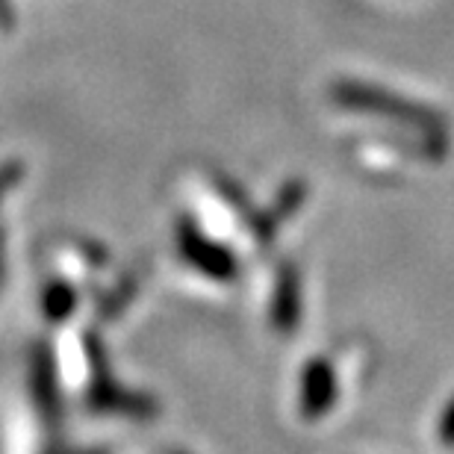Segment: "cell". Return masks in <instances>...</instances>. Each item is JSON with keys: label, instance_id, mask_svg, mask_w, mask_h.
<instances>
[{"label": "cell", "instance_id": "obj_3", "mask_svg": "<svg viewBox=\"0 0 454 454\" xmlns=\"http://www.w3.org/2000/svg\"><path fill=\"white\" fill-rule=\"evenodd\" d=\"M33 398L44 422H59V387H57V360H53L51 348L44 342L35 345L33 351Z\"/></svg>", "mask_w": 454, "mask_h": 454}, {"label": "cell", "instance_id": "obj_2", "mask_svg": "<svg viewBox=\"0 0 454 454\" xmlns=\"http://www.w3.org/2000/svg\"><path fill=\"white\" fill-rule=\"evenodd\" d=\"M86 348H89V363H92V389H89V407L92 411H104V413H142L148 411L145 402H136L124 393L121 387L110 378V372L104 366V348H98L95 337H86Z\"/></svg>", "mask_w": 454, "mask_h": 454}, {"label": "cell", "instance_id": "obj_6", "mask_svg": "<svg viewBox=\"0 0 454 454\" xmlns=\"http://www.w3.org/2000/svg\"><path fill=\"white\" fill-rule=\"evenodd\" d=\"M6 236H4V231H0V278H4V269H6Z\"/></svg>", "mask_w": 454, "mask_h": 454}, {"label": "cell", "instance_id": "obj_7", "mask_svg": "<svg viewBox=\"0 0 454 454\" xmlns=\"http://www.w3.org/2000/svg\"><path fill=\"white\" fill-rule=\"evenodd\" d=\"M92 454H101V451H92Z\"/></svg>", "mask_w": 454, "mask_h": 454}, {"label": "cell", "instance_id": "obj_5", "mask_svg": "<svg viewBox=\"0 0 454 454\" xmlns=\"http://www.w3.org/2000/svg\"><path fill=\"white\" fill-rule=\"evenodd\" d=\"M21 177H24V166H21V162H6V166H0V201H4L9 192H12Z\"/></svg>", "mask_w": 454, "mask_h": 454}, {"label": "cell", "instance_id": "obj_4", "mask_svg": "<svg viewBox=\"0 0 454 454\" xmlns=\"http://www.w3.org/2000/svg\"><path fill=\"white\" fill-rule=\"evenodd\" d=\"M77 307V293L71 289L68 284L62 280H53L48 284L42 295V310H44V319L48 322H66Z\"/></svg>", "mask_w": 454, "mask_h": 454}, {"label": "cell", "instance_id": "obj_1", "mask_svg": "<svg viewBox=\"0 0 454 454\" xmlns=\"http://www.w3.org/2000/svg\"><path fill=\"white\" fill-rule=\"evenodd\" d=\"M331 101L345 106V110L369 113L378 118H389V121H395V124L413 127V130H419L422 136H431V142L446 139V121L440 118V113L411 101V98L389 92V89L363 83V80H337V83L331 86Z\"/></svg>", "mask_w": 454, "mask_h": 454}]
</instances>
